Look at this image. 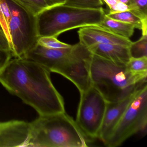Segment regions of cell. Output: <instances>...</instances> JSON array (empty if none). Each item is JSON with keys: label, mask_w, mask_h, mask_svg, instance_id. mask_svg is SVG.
Wrapping results in <instances>:
<instances>
[{"label": "cell", "mask_w": 147, "mask_h": 147, "mask_svg": "<svg viewBox=\"0 0 147 147\" xmlns=\"http://www.w3.org/2000/svg\"><path fill=\"white\" fill-rule=\"evenodd\" d=\"M106 15L113 19L131 24L134 26L135 28L141 30L142 35H147V27L144 26L140 18L130 11L117 13H108Z\"/></svg>", "instance_id": "4fadbf2b"}, {"label": "cell", "mask_w": 147, "mask_h": 147, "mask_svg": "<svg viewBox=\"0 0 147 147\" xmlns=\"http://www.w3.org/2000/svg\"><path fill=\"white\" fill-rule=\"evenodd\" d=\"M0 83L32 107L39 116L65 112L63 98L53 85L50 72L35 62L11 59L0 73Z\"/></svg>", "instance_id": "6da1fadb"}, {"label": "cell", "mask_w": 147, "mask_h": 147, "mask_svg": "<svg viewBox=\"0 0 147 147\" xmlns=\"http://www.w3.org/2000/svg\"><path fill=\"white\" fill-rule=\"evenodd\" d=\"M129 11L128 5L119 1L112 7L110 8L109 13H117Z\"/></svg>", "instance_id": "7402d4cb"}, {"label": "cell", "mask_w": 147, "mask_h": 147, "mask_svg": "<svg viewBox=\"0 0 147 147\" xmlns=\"http://www.w3.org/2000/svg\"><path fill=\"white\" fill-rule=\"evenodd\" d=\"M119 1H120V2H122V3H124V4L128 5L129 0H119Z\"/></svg>", "instance_id": "d4e9b609"}, {"label": "cell", "mask_w": 147, "mask_h": 147, "mask_svg": "<svg viewBox=\"0 0 147 147\" xmlns=\"http://www.w3.org/2000/svg\"><path fill=\"white\" fill-rule=\"evenodd\" d=\"M30 123L21 120L0 122V147H27Z\"/></svg>", "instance_id": "ba28073f"}, {"label": "cell", "mask_w": 147, "mask_h": 147, "mask_svg": "<svg viewBox=\"0 0 147 147\" xmlns=\"http://www.w3.org/2000/svg\"><path fill=\"white\" fill-rule=\"evenodd\" d=\"M0 49L11 51L9 42L1 24H0Z\"/></svg>", "instance_id": "44dd1931"}, {"label": "cell", "mask_w": 147, "mask_h": 147, "mask_svg": "<svg viewBox=\"0 0 147 147\" xmlns=\"http://www.w3.org/2000/svg\"><path fill=\"white\" fill-rule=\"evenodd\" d=\"M147 125V85L138 92L105 144L120 146L132 135L146 131Z\"/></svg>", "instance_id": "8992f818"}, {"label": "cell", "mask_w": 147, "mask_h": 147, "mask_svg": "<svg viewBox=\"0 0 147 147\" xmlns=\"http://www.w3.org/2000/svg\"><path fill=\"white\" fill-rule=\"evenodd\" d=\"M80 42L88 47L96 43L118 45L129 47L132 42L98 26L82 27L78 32Z\"/></svg>", "instance_id": "9c48e42d"}, {"label": "cell", "mask_w": 147, "mask_h": 147, "mask_svg": "<svg viewBox=\"0 0 147 147\" xmlns=\"http://www.w3.org/2000/svg\"><path fill=\"white\" fill-rule=\"evenodd\" d=\"M32 15L36 16L48 8L45 0H14Z\"/></svg>", "instance_id": "9a60e30c"}, {"label": "cell", "mask_w": 147, "mask_h": 147, "mask_svg": "<svg viewBox=\"0 0 147 147\" xmlns=\"http://www.w3.org/2000/svg\"><path fill=\"white\" fill-rule=\"evenodd\" d=\"M106 4L109 7V8L112 7L117 2H118L119 0H103Z\"/></svg>", "instance_id": "cb8c5ba5"}, {"label": "cell", "mask_w": 147, "mask_h": 147, "mask_svg": "<svg viewBox=\"0 0 147 147\" xmlns=\"http://www.w3.org/2000/svg\"><path fill=\"white\" fill-rule=\"evenodd\" d=\"M131 57H147V35H142L136 42H132L129 47Z\"/></svg>", "instance_id": "e0dca14e"}, {"label": "cell", "mask_w": 147, "mask_h": 147, "mask_svg": "<svg viewBox=\"0 0 147 147\" xmlns=\"http://www.w3.org/2000/svg\"><path fill=\"white\" fill-rule=\"evenodd\" d=\"M27 147H86L87 138L66 113L39 116L30 123Z\"/></svg>", "instance_id": "3957f363"}, {"label": "cell", "mask_w": 147, "mask_h": 147, "mask_svg": "<svg viewBox=\"0 0 147 147\" xmlns=\"http://www.w3.org/2000/svg\"><path fill=\"white\" fill-rule=\"evenodd\" d=\"M129 11L141 19L147 27V0H129Z\"/></svg>", "instance_id": "5bb4252c"}, {"label": "cell", "mask_w": 147, "mask_h": 147, "mask_svg": "<svg viewBox=\"0 0 147 147\" xmlns=\"http://www.w3.org/2000/svg\"><path fill=\"white\" fill-rule=\"evenodd\" d=\"M38 44L44 47L51 49H65L70 48L72 45L60 42L54 36L40 37L38 40Z\"/></svg>", "instance_id": "ac0fdd59"}, {"label": "cell", "mask_w": 147, "mask_h": 147, "mask_svg": "<svg viewBox=\"0 0 147 147\" xmlns=\"http://www.w3.org/2000/svg\"><path fill=\"white\" fill-rule=\"evenodd\" d=\"M106 13L103 7L82 8L59 5L48 7L36 16L38 37L54 36L90 26H100Z\"/></svg>", "instance_id": "277c9868"}, {"label": "cell", "mask_w": 147, "mask_h": 147, "mask_svg": "<svg viewBox=\"0 0 147 147\" xmlns=\"http://www.w3.org/2000/svg\"><path fill=\"white\" fill-rule=\"evenodd\" d=\"M87 48L93 55L119 64L126 65L131 58L127 46L96 43Z\"/></svg>", "instance_id": "8fae6325"}, {"label": "cell", "mask_w": 147, "mask_h": 147, "mask_svg": "<svg viewBox=\"0 0 147 147\" xmlns=\"http://www.w3.org/2000/svg\"><path fill=\"white\" fill-rule=\"evenodd\" d=\"M138 91L122 100L117 102H107L104 119L98 136V138L101 140L104 144Z\"/></svg>", "instance_id": "30bf717a"}, {"label": "cell", "mask_w": 147, "mask_h": 147, "mask_svg": "<svg viewBox=\"0 0 147 147\" xmlns=\"http://www.w3.org/2000/svg\"><path fill=\"white\" fill-rule=\"evenodd\" d=\"M66 5L82 8H99L102 7V0H67Z\"/></svg>", "instance_id": "d6986e66"}, {"label": "cell", "mask_w": 147, "mask_h": 147, "mask_svg": "<svg viewBox=\"0 0 147 147\" xmlns=\"http://www.w3.org/2000/svg\"><path fill=\"white\" fill-rule=\"evenodd\" d=\"M13 57L12 54L10 51L0 49V73L4 70Z\"/></svg>", "instance_id": "ffe728a7"}, {"label": "cell", "mask_w": 147, "mask_h": 147, "mask_svg": "<svg viewBox=\"0 0 147 147\" xmlns=\"http://www.w3.org/2000/svg\"><path fill=\"white\" fill-rule=\"evenodd\" d=\"M11 10L7 37L13 57L23 58L38 43L36 16L14 0H6Z\"/></svg>", "instance_id": "5b68a950"}, {"label": "cell", "mask_w": 147, "mask_h": 147, "mask_svg": "<svg viewBox=\"0 0 147 147\" xmlns=\"http://www.w3.org/2000/svg\"><path fill=\"white\" fill-rule=\"evenodd\" d=\"M48 7H52L59 5H65L67 0H45Z\"/></svg>", "instance_id": "603a6c76"}, {"label": "cell", "mask_w": 147, "mask_h": 147, "mask_svg": "<svg viewBox=\"0 0 147 147\" xmlns=\"http://www.w3.org/2000/svg\"><path fill=\"white\" fill-rule=\"evenodd\" d=\"M126 66L132 74L147 76V57H131Z\"/></svg>", "instance_id": "2e32d148"}, {"label": "cell", "mask_w": 147, "mask_h": 147, "mask_svg": "<svg viewBox=\"0 0 147 147\" xmlns=\"http://www.w3.org/2000/svg\"><path fill=\"white\" fill-rule=\"evenodd\" d=\"M92 86L107 102L122 100L147 86V76L132 74L126 65L92 55L89 64Z\"/></svg>", "instance_id": "7a4b0ae2"}, {"label": "cell", "mask_w": 147, "mask_h": 147, "mask_svg": "<svg viewBox=\"0 0 147 147\" xmlns=\"http://www.w3.org/2000/svg\"><path fill=\"white\" fill-rule=\"evenodd\" d=\"M100 26L119 36L129 39L133 35L135 29V26L132 25L113 19L107 17L106 14Z\"/></svg>", "instance_id": "7c38bea8"}, {"label": "cell", "mask_w": 147, "mask_h": 147, "mask_svg": "<svg viewBox=\"0 0 147 147\" xmlns=\"http://www.w3.org/2000/svg\"><path fill=\"white\" fill-rule=\"evenodd\" d=\"M107 104L102 94L92 86L80 93L76 123L87 138H98Z\"/></svg>", "instance_id": "52a82bcc"}]
</instances>
